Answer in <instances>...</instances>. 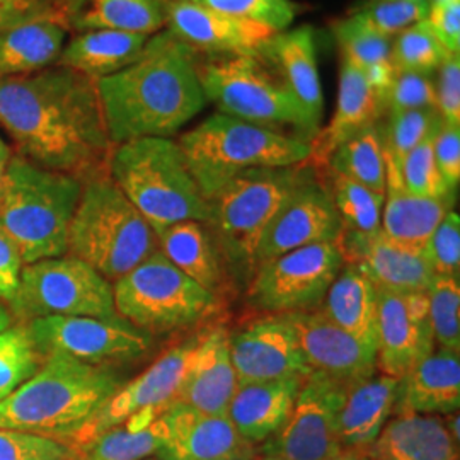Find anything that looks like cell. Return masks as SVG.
Returning a JSON list of instances; mask_svg holds the SVG:
<instances>
[{
  "instance_id": "1",
  "label": "cell",
  "mask_w": 460,
  "mask_h": 460,
  "mask_svg": "<svg viewBox=\"0 0 460 460\" xmlns=\"http://www.w3.org/2000/svg\"><path fill=\"white\" fill-rule=\"evenodd\" d=\"M0 130L16 155L83 181L108 172L115 147L96 83L57 64L0 79Z\"/></svg>"
},
{
  "instance_id": "2",
  "label": "cell",
  "mask_w": 460,
  "mask_h": 460,
  "mask_svg": "<svg viewBox=\"0 0 460 460\" xmlns=\"http://www.w3.org/2000/svg\"><path fill=\"white\" fill-rule=\"evenodd\" d=\"M197 51L169 30L152 34L140 57L98 85L113 146L146 137L171 138L205 108Z\"/></svg>"
},
{
  "instance_id": "3",
  "label": "cell",
  "mask_w": 460,
  "mask_h": 460,
  "mask_svg": "<svg viewBox=\"0 0 460 460\" xmlns=\"http://www.w3.org/2000/svg\"><path fill=\"white\" fill-rule=\"evenodd\" d=\"M125 382L119 370L51 353L0 402V428L70 442Z\"/></svg>"
},
{
  "instance_id": "4",
  "label": "cell",
  "mask_w": 460,
  "mask_h": 460,
  "mask_svg": "<svg viewBox=\"0 0 460 460\" xmlns=\"http://www.w3.org/2000/svg\"><path fill=\"white\" fill-rule=\"evenodd\" d=\"M84 181L13 154L0 193V229L16 244L22 263L66 254L68 229Z\"/></svg>"
},
{
  "instance_id": "5",
  "label": "cell",
  "mask_w": 460,
  "mask_h": 460,
  "mask_svg": "<svg viewBox=\"0 0 460 460\" xmlns=\"http://www.w3.org/2000/svg\"><path fill=\"white\" fill-rule=\"evenodd\" d=\"M108 176L154 232L184 220L207 222L208 208L188 167L181 146L164 137L118 144Z\"/></svg>"
},
{
  "instance_id": "6",
  "label": "cell",
  "mask_w": 460,
  "mask_h": 460,
  "mask_svg": "<svg viewBox=\"0 0 460 460\" xmlns=\"http://www.w3.org/2000/svg\"><path fill=\"white\" fill-rule=\"evenodd\" d=\"M311 163L247 169L205 195L207 227L229 263L254 273L256 249L264 230L296 188L313 176Z\"/></svg>"
},
{
  "instance_id": "7",
  "label": "cell",
  "mask_w": 460,
  "mask_h": 460,
  "mask_svg": "<svg viewBox=\"0 0 460 460\" xmlns=\"http://www.w3.org/2000/svg\"><path fill=\"white\" fill-rule=\"evenodd\" d=\"M157 249L155 232L108 172L84 181L68 229L66 254L83 260L113 283Z\"/></svg>"
},
{
  "instance_id": "8",
  "label": "cell",
  "mask_w": 460,
  "mask_h": 460,
  "mask_svg": "<svg viewBox=\"0 0 460 460\" xmlns=\"http://www.w3.org/2000/svg\"><path fill=\"white\" fill-rule=\"evenodd\" d=\"M195 62L203 94L207 102L217 106V113L277 132L292 128L296 138L309 144L321 132L304 113L279 72L258 51L234 55L197 51Z\"/></svg>"
},
{
  "instance_id": "9",
  "label": "cell",
  "mask_w": 460,
  "mask_h": 460,
  "mask_svg": "<svg viewBox=\"0 0 460 460\" xmlns=\"http://www.w3.org/2000/svg\"><path fill=\"white\" fill-rule=\"evenodd\" d=\"M205 198L220 182L256 167L304 164L313 144L234 116L214 113L178 140Z\"/></svg>"
},
{
  "instance_id": "10",
  "label": "cell",
  "mask_w": 460,
  "mask_h": 460,
  "mask_svg": "<svg viewBox=\"0 0 460 460\" xmlns=\"http://www.w3.org/2000/svg\"><path fill=\"white\" fill-rule=\"evenodd\" d=\"M113 296L116 314L154 338L198 326L218 304L159 249L113 281Z\"/></svg>"
},
{
  "instance_id": "11",
  "label": "cell",
  "mask_w": 460,
  "mask_h": 460,
  "mask_svg": "<svg viewBox=\"0 0 460 460\" xmlns=\"http://www.w3.org/2000/svg\"><path fill=\"white\" fill-rule=\"evenodd\" d=\"M9 311L21 324L43 317L118 315L113 283L70 254L24 264Z\"/></svg>"
},
{
  "instance_id": "12",
  "label": "cell",
  "mask_w": 460,
  "mask_h": 460,
  "mask_svg": "<svg viewBox=\"0 0 460 460\" xmlns=\"http://www.w3.org/2000/svg\"><path fill=\"white\" fill-rule=\"evenodd\" d=\"M41 360L62 353L74 360L121 370L150 355L155 338L115 317H43L24 323Z\"/></svg>"
},
{
  "instance_id": "13",
  "label": "cell",
  "mask_w": 460,
  "mask_h": 460,
  "mask_svg": "<svg viewBox=\"0 0 460 460\" xmlns=\"http://www.w3.org/2000/svg\"><path fill=\"white\" fill-rule=\"evenodd\" d=\"M343 264L338 243L285 252L254 270L249 300L273 315L319 309Z\"/></svg>"
},
{
  "instance_id": "14",
  "label": "cell",
  "mask_w": 460,
  "mask_h": 460,
  "mask_svg": "<svg viewBox=\"0 0 460 460\" xmlns=\"http://www.w3.org/2000/svg\"><path fill=\"white\" fill-rule=\"evenodd\" d=\"M346 389L345 384L313 370L304 378L283 427L264 442V456L283 460H329L341 454L338 418Z\"/></svg>"
},
{
  "instance_id": "15",
  "label": "cell",
  "mask_w": 460,
  "mask_h": 460,
  "mask_svg": "<svg viewBox=\"0 0 460 460\" xmlns=\"http://www.w3.org/2000/svg\"><path fill=\"white\" fill-rule=\"evenodd\" d=\"M201 332L172 346L140 376L127 380L93 418L83 431L70 440L72 445L87 444L99 433L119 427L133 418L155 420L178 401L188 365L199 343Z\"/></svg>"
},
{
  "instance_id": "16",
  "label": "cell",
  "mask_w": 460,
  "mask_h": 460,
  "mask_svg": "<svg viewBox=\"0 0 460 460\" xmlns=\"http://www.w3.org/2000/svg\"><path fill=\"white\" fill-rule=\"evenodd\" d=\"M343 234L341 218L334 208L326 184L317 169L302 182L279 208L256 249L254 270L300 247L338 243Z\"/></svg>"
},
{
  "instance_id": "17",
  "label": "cell",
  "mask_w": 460,
  "mask_h": 460,
  "mask_svg": "<svg viewBox=\"0 0 460 460\" xmlns=\"http://www.w3.org/2000/svg\"><path fill=\"white\" fill-rule=\"evenodd\" d=\"M435 349L427 294L378 290V374L404 377Z\"/></svg>"
},
{
  "instance_id": "18",
  "label": "cell",
  "mask_w": 460,
  "mask_h": 460,
  "mask_svg": "<svg viewBox=\"0 0 460 460\" xmlns=\"http://www.w3.org/2000/svg\"><path fill=\"white\" fill-rule=\"evenodd\" d=\"M230 358L237 382L307 377L313 368L298 345L296 331L283 315L260 319L230 334Z\"/></svg>"
},
{
  "instance_id": "19",
  "label": "cell",
  "mask_w": 460,
  "mask_h": 460,
  "mask_svg": "<svg viewBox=\"0 0 460 460\" xmlns=\"http://www.w3.org/2000/svg\"><path fill=\"white\" fill-rule=\"evenodd\" d=\"M161 420L164 445L155 454L161 460H252L256 445L232 425L229 416L199 411L181 401L172 402Z\"/></svg>"
},
{
  "instance_id": "20",
  "label": "cell",
  "mask_w": 460,
  "mask_h": 460,
  "mask_svg": "<svg viewBox=\"0 0 460 460\" xmlns=\"http://www.w3.org/2000/svg\"><path fill=\"white\" fill-rule=\"evenodd\" d=\"M338 247L343 263L358 268L378 290L427 294L433 279L423 249L401 244L385 235L382 229L372 234L343 230Z\"/></svg>"
},
{
  "instance_id": "21",
  "label": "cell",
  "mask_w": 460,
  "mask_h": 460,
  "mask_svg": "<svg viewBox=\"0 0 460 460\" xmlns=\"http://www.w3.org/2000/svg\"><path fill=\"white\" fill-rule=\"evenodd\" d=\"M294 328L309 367L346 387L377 374V351L336 326L321 309L281 314Z\"/></svg>"
},
{
  "instance_id": "22",
  "label": "cell",
  "mask_w": 460,
  "mask_h": 460,
  "mask_svg": "<svg viewBox=\"0 0 460 460\" xmlns=\"http://www.w3.org/2000/svg\"><path fill=\"white\" fill-rule=\"evenodd\" d=\"M182 43L198 53H256L275 31L254 21L227 16L186 0H169L167 24Z\"/></svg>"
},
{
  "instance_id": "23",
  "label": "cell",
  "mask_w": 460,
  "mask_h": 460,
  "mask_svg": "<svg viewBox=\"0 0 460 460\" xmlns=\"http://www.w3.org/2000/svg\"><path fill=\"white\" fill-rule=\"evenodd\" d=\"M229 338L230 332L224 326L201 331L178 401L207 414L227 416L239 385L230 358Z\"/></svg>"
},
{
  "instance_id": "24",
  "label": "cell",
  "mask_w": 460,
  "mask_h": 460,
  "mask_svg": "<svg viewBox=\"0 0 460 460\" xmlns=\"http://www.w3.org/2000/svg\"><path fill=\"white\" fill-rule=\"evenodd\" d=\"M279 72L281 81L294 94L314 127L321 130L324 94L317 68V49L311 26L275 33L258 49Z\"/></svg>"
},
{
  "instance_id": "25",
  "label": "cell",
  "mask_w": 460,
  "mask_h": 460,
  "mask_svg": "<svg viewBox=\"0 0 460 460\" xmlns=\"http://www.w3.org/2000/svg\"><path fill=\"white\" fill-rule=\"evenodd\" d=\"M460 358L457 351L437 348L411 372L399 378L394 414L445 416L459 411Z\"/></svg>"
},
{
  "instance_id": "26",
  "label": "cell",
  "mask_w": 460,
  "mask_h": 460,
  "mask_svg": "<svg viewBox=\"0 0 460 460\" xmlns=\"http://www.w3.org/2000/svg\"><path fill=\"white\" fill-rule=\"evenodd\" d=\"M304 378L296 376L237 385L227 411L232 425L247 442L264 444L287 421Z\"/></svg>"
},
{
  "instance_id": "27",
  "label": "cell",
  "mask_w": 460,
  "mask_h": 460,
  "mask_svg": "<svg viewBox=\"0 0 460 460\" xmlns=\"http://www.w3.org/2000/svg\"><path fill=\"white\" fill-rule=\"evenodd\" d=\"M387 154V152H385ZM456 195L445 198H421L411 195L401 180L394 161L387 155L385 191L380 229L401 244L423 249L429 235L454 210Z\"/></svg>"
},
{
  "instance_id": "28",
  "label": "cell",
  "mask_w": 460,
  "mask_h": 460,
  "mask_svg": "<svg viewBox=\"0 0 460 460\" xmlns=\"http://www.w3.org/2000/svg\"><path fill=\"white\" fill-rule=\"evenodd\" d=\"M397 385L399 378L377 372L346 389L338 418L343 450L367 454L394 412Z\"/></svg>"
},
{
  "instance_id": "29",
  "label": "cell",
  "mask_w": 460,
  "mask_h": 460,
  "mask_svg": "<svg viewBox=\"0 0 460 460\" xmlns=\"http://www.w3.org/2000/svg\"><path fill=\"white\" fill-rule=\"evenodd\" d=\"M365 456L370 460H459V445L448 435L444 418L401 412L385 423Z\"/></svg>"
},
{
  "instance_id": "30",
  "label": "cell",
  "mask_w": 460,
  "mask_h": 460,
  "mask_svg": "<svg viewBox=\"0 0 460 460\" xmlns=\"http://www.w3.org/2000/svg\"><path fill=\"white\" fill-rule=\"evenodd\" d=\"M382 118V101L372 84L368 83L365 72L349 60L341 58L336 111L328 128L321 130L315 137L313 142V157L309 163L314 167L326 164L331 152L349 135Z\"/></svg>"
},
{
  "instance_id": "31",
  "label": "cell",
  "mask_w": 460,
  "mask_h": 460,
  "mask_svg": "<svg viewBox=\"0 0 460 460\" xmlns=\"http://www.w3.org/2000/svg\"><path fill=\"white\" fill-rule=\"evenodd\" d=\"M147 34L91 30L70 34L57 66H68L98 83L133 64L147 45Z\"/></svg>"
},
{
  "instance_id": "32",
  "label": "cell",
  "mask_w": 460,
  "mask_h": 460,
  "mask_svg": "<svg viewBox=\"0 0 460 460\" xmlns=\"http://www.w3.org/2000/svg\"><path fill=\"white\" fill-rule=\"evenodd\" d=\"M155 235L165 258L218 298L226 285L224 263L207 224L184 220L155 232Z\"/></svg>"
},
{
  "instance_id": "33",
  "label": "cell",
  "mask_w": 460,
  "mask_h": 460,
  "mask_svg": "<svg viewBox=\"0 0 460 460\" xmlns=\"http://www.w3.org/2000/svg\"><path fill=\"white\" fill-rule=\"evenodd\" d=\"M321 311L357 341L377 351L378 288L358 268L343 264Z\"/></svg>"
},
{
  "instance_id": "34",
  "label": "cell",
  "mask_w": 460,
  "mask_h": 460,
  "mask_svg": "<svg viewBox=\"0 0 460 460\" xmlns=\"http://www.w3.org/2000/svg\"><path fill=\"white\" fill-rule=\"evenodd\" d=\"M169 0H72L66 17L68 33L116 30L152 34L167 24Z\"/></svg>"
},
{
  "instance_id": "35",
  "label": "cell",
  "mask_w": 460,
  "mask_h": 460,
  "mask_svg": "<svg viewBox=\"0 0 460 460\" xmlns=\"http://www.w3.org/2000/svg\"><path fill=\"white\" fill-rule=\"evenodd\" d=\"M70 33L58 22L38 21L0 33V79L55 66Z\"/></svg>"
},
{
  "instance_id": "36",
  "label": "cell",
  "mask_w": 460,
  "mask_h": 460,
  "mask_svg": "<svg viewBox=\"0 0 460 460\" xmlns=\"http://www.w3.org/2000/svg\"><path fill=\"white\" fill-rule=\"evenodd\" d=\"M380 121L382 119L349 135L331 152L326 164L321 167H326L384 195L387 154Z\"/></svg>"
},
{
  "instance_id": "37",
  "label": "cell",
  "mask_w": 460,
  "mask_h": 460,
  "mask_svg": "<svg viewBox=\"0 0 460 460\" xmlns=\"http://www.w3.org/2000/svg\"><path fill=\"white\" fill-rule=\"evenodd\" d=\"M165 427L161 420H154L146 427L123 423L110 428L87 444L74 445L72 460H146L155 457L164 445Z\"/></svg>"
},
{
  "instance_id": "38",
  "label": "cell",
  "mask_w": 460,
  "mask_h": 460,
  "mask_svg": "<svg viewBox=\"0 0 460 460\" xmlns=\"http://www.w3.org/2000/svg\"><path fill=\"white\" fill-rule=\"evenodd\" d=\"M328 188L334 208L341 218L343 230L372 234L380 230L384 195L368 190L360 182L348 180L338 172H332L324 167L321 176Z\"/></svg>"
},
{
  "instance_id": "39",
  "label": "cell",
  "mask_w": 460,
  "mask_h": 460,
  "mask_svg": "<svg viewBox=\"0 0 460 460\" xmlns=\"http://www.w3.org/2000/svg\"><path fill=\"white\" fill-rule=\"evenodd\" d=\"M331 31L340 45L343 58L365 72L376 66H393V38L378 33L358 14L351 13L349 16L334 21Z\"/></svg>"
},
{
  "instance_id": "40",
  "label": "cell",
  "mask_w": 460,
  "mask_h": 460,
  "mask_svg": "<svg viewBox=\"0 0 460 460\" xmlns=\"http://www.w3.org/2000/svg\"><path fill=\"white\" fill-rule=\"evenodd\" d=\"M380 123L385 152L393 161L399 163L412 148L438 132L444 119L437 108H418L387 113V119L384 121L382 118Z\"/></svg>"
},
{
  "instance_id": "41",
  "label": "cell",
  "mask_w": 460,
  "mask_h": 460,
  "mask_svg": "<svg viewBox=\"0 0 460 460\" xmlns=\"http://www.w3.org/2000/svg\"><path fill=\"white\" fill-rule=\"evenodd\" d=\"M444 45L429 30L427 19L393 38V66L395 72H414L433 75L448 58ZM456 55V53H454Z\"/></svg>"
},
{
  "instance_id": "42",
  "label": "cell",
  "mask_w": 460,
  "mask_h": 460,
  "mask_svg": "<svg viewBox=\"0 0 460 460\" xmlns=\"http://www.w3.org/2000/svg\"><path fill=\"white\" fill-rule=\"evenodd\" d=\"M26 326L17 323L0 334V402L22 385L41 365Z\"/></svg>"
},
{
  "instance_id": "43",
  "label": "cell",
  "mask_w": 460,
  "mask_h": 460,
  "mask_svg": "<svg viewBox=\"0 0 460 460\" xmlns=\"http://www.w3.org/2000/svg\"><path fill=\"white\" fill-rule=\"evenodd\" d=\"M459 277H433L428 287V309L437 348L460 349Z\"/></svg>"
},
{
  "instance_id": "44",
  "label": "cell",
  "mask_w": 460,
  "mask_h": 460,
  "mask_svg": "<svg viewBox=\"0 0 460 460\" xmlns=\"http://www.w3.org/2000/svg\"><path fill=\"white\" fill-rule=\"evenodd\" d=\"M433 137L412 148L399 163L394 161L404 188L414 197L445 198L456 195V191L447 186L435 163Z\"/></svg>"
},
{
  "instance_id": "45",
  "label": "cell",
  "mask_w": 460,
  "mask_h": 460,
  "mask_svg": "<svg viewBox=\"0 0 460 460\" xmlns=\"http://www.w3.org/2000/svg\"><path fill=\"white\" fill-rule=\"evenodd\" d=\"M232 17L268 26L275 33L285 31L296 21V9L290 0H186Z\"/></svg>"
},
{
  "instance_id": "46",
  "label": "cell",
  "mask_w": 460,
  "mask_h": 460,
  "mask_svg": "<svg viewBox=\"0 0 460 460\" xmlns=\"http://www.w3.org/2000/svg\"><path fill=\"white\" fill-rule=\"evenodd\" d=\"M353 13L378 33L394 38L412 24L427 19L428 4L408 0H367Z\"/></svg>"
},
{
  "instance_id": "47",
  "label": "cell",
  "mask_w": 460,
  "mask_h": 460,
  "mask_svg": "<svg viewBox=\"0 0 460 460\" xmlns=\"http://www.w3.org/2000/svg\"><path fill=\"white\" fill-rule=\"evenodd\" d=\"M75 447L58 438L0 428V460H72Z\"/></svg>"
},
{
  "instance_id": "48",
  "label": "cell",
  "mask_w": 460,
  "mask_h": 460,
  "mask_svg": "<svg viewBox=\"0 0 460 460\" xmlns=\"http://www.w3.org/2000/svg\"><path fill=\"white\" fill-rule=\"evenodd\" d=\"M423 254L433 271V277H459L460 270V218L450 210L433 230Z\"/></svg>"
},
{
  "instance_id": "49",
  "label": "cell",
  "mask_w": 460,
  "mask_h": 460,
  "mask_svg": "<svg viewBox=\"0 0 460 460\" xmlns=\"http://www.w3.org/2000/svg\"><path fill=\"white\" fill-rule=\"evenodd\" d=\"M418 108H437L433 75L395 72L394 81L384 98V116L393 111Z\"/></svg>"
},
{
  "instance_id": "50",
  "label": "cell",
  "mask_w": 460,
  "mask_h": 460,
  "mask_svg": "<svg viewBox=\"0 0 460 460\" xmlns=\"http://www.w3.org/2000/svg\"><path fill=\"white\" fill-rule=\"evenodd\" d=\"M70 4L72 0H0V33L38 21H53L66 30Z\"/></svg>"
},
{
  "instance_id": "51",
  "label": "cell",
  "mask_w": 460,
  "mask_h": 460,
  "mask_svg": "<svg viewBox=\"0 0 460 460\" xmlns=\"http://www.w3.org/2000/svg\"><path fill=\"white\" fill-rule=\"evenodd\" d=\"M437 111L447 125L460 127V58L459 53L448 55L437 70L435 79Z\"/></svg>"
},
{
  "instance_id": "52",
  "label": "cell",
  "mask_w": 460,
  "mask_h": 460,
  "mask_svg": "<svg viewBox=\"0 0 460 460\" xmlns=\"http://www.w3.org/2000/svg\"><path fill=\"white\" fill-rule=\"evenodd\" d=\"M433 157L437 167L452 191L460 182V127L444 123L433 137Z\"/></svg>"
},
{
  "instance_id": "53",
  "label": "cell",
  "mask_w": 460,
  "mask_h": 460,
  "mask_svg": "<svg viewBox=\"0 0 460 460\" xmlns=\"http://www.w3.org/2000/svg\"><path fill=\"white\" fill-rule=\"evenodd\" d=\"M428 26L448 53L460 51V0L428 9Z\"/></svg>"
},
{
  "instance_id": "54",
  "label": "cell",
  "mask_w": 460,
  "mask_h": 460,
  "mask_svg": "<svg viewBox=\"0 0 460 460\" xmlns=\"http://www.w3.org/2000/svg\"><path fill=\"white\" fill-rule=\"evenodd\" d=\"M24 268L21 252L11 237L0 229V302L7 307L16 296L21 271Z\"/></svg>"
},
{
  "instance_id": "55",
  "label": "cell",
  "mask_w": 460,
  "mask_h": 460,
  "mask_svg": "<svg viewBox=\"0 0 460 460\" xmlns=\"http://www.w3.org/2000/svg\"><path fill=\"white\" fill-rule=\"evenodd\" d=\"M13 154H14L13 148L7 144V140L0 135V193H2V184H4V178H5Z\"/></svg>"
},
{
  "instance_id": "56",
  "label": "cell",
  "mask_w": 460,
  "mask_h": 460,
  "mask_svg": "<svg viewBox=\"0 0 460 460\" xmlns=\"http://www.w3.org/2000/svg\"><path fill=\"white\" fill-rule=\"evenodd\" d=\"M444 425L452 440L459 445V411L445 414Z\"/></svg>"
},
{
  "instance_id": "57",
  "label": "cell",
  "mask_w": 460,
  "mask_h": 460,
  "mask_svg": "<svg viewBox=\"0 0 460 460\" xmlns=\"http://www.w3.org/2000/svg\"><path fill=\"white\" fill-rule=\"evenodd\" d=\"M11 326H14V317H13V314L9 311V307L4 302H0V334L4 331H7Z\"/></svg>"
},
{
  "instance_id": "58",
  "label": "cell",
  "mask_w": 460,
  "mask_h": 460,
  "mask_svg": "<svg viewBox=\"0 0 460 460\" xmlns=\"http://www.w3.org/2000/svg\"><path fill=\"white\" fill-rule=\"evenodd\" d=\"M329 460H370L368 459V456H365V454H358V452H348V450H343L341 454H338V456H334L332 459Z\"/></svg>"
},
{
  "instance_id": "59",
  "label": "cell",
  "mask_w": 460,
  "mask_h": 460,
  "mask_svg": "<svg viewBox=\"0 0 460 460\" xmlns=\"http://www.w3.org/2000/svg\"><path fill=\"white\" fill-rule=\"evenodd\" d=\"M428 2V9L429 7H435V5H442V4H447V2H452V0H427Z\"/></svg>"
},
{
  "instance_id": "60",
  "label": "cell",
  "mask_w": 460,
  "mask_h": 460,
  "mask_svg": "<svg viewBox=\"0 0 460 460\" xmlns=\"http://www.w3.org/2000/svg\"><path fill=\"white\" fill-rule=\"evenodd\" d=\"M252 460H283V459H279V457H273V456H263V457H260V459H252Z\"/></svg>"
},
{
  "instance_id": "61",
  "label": "cell",
  "mask_w": 460,
  "mask_h": 460,
  "mask_svg": "<svg viewBox=\"0 0 460 460\" xmlns=\"http://www.w3.org/2000/svg\"><path fill=\"white\" fill-rule=\"evenodd\" d=\"M408 2H421V4H428L427 0H408Z\"/></svg>"
},
{
  "instance_id": "62",
  "label": "cell",
  "mask_w": 460,
  "mask_h": 460,
  "mask_svg": "<svg viewBox=\"0 0 460 460\" xmlns=\"http://www.w3.org/2000/svg\"><path fill=\"white\" fill-rule=\"evenodd\" d=\"M146 460H161V459H157V457H150V459H146Z\"/></svg>"
}]
</instances>
